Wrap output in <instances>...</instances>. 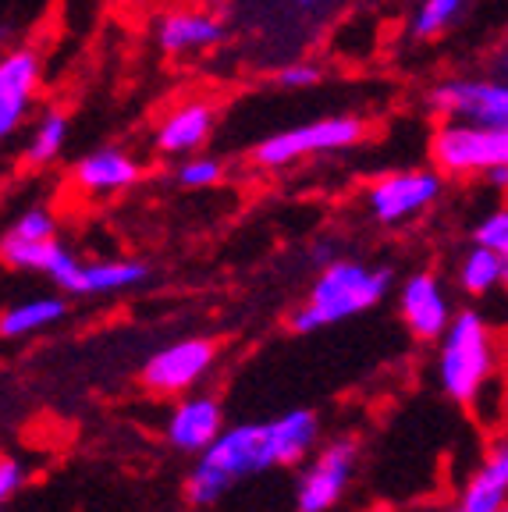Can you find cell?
I'll list each match as a JSON object with an SVG mask.
<instances>
[{"label":"cell","instance_id":"cell-1","mask_svg":"<svg viewBox=\"0 0 508 512\" xmlns=\"http://www.w3.org/2000/svg\"><path fill=\"white\" fill-rule=\"evenodd\" d=\"M320 420L313 409H288L256 424L224 427L214 445L196 456L185 477V498L196 509H210L228 495L242 477L278 470V466L306 463L317 452Z\"/></svg>","mask_w":508,"mask_h":512},{"label":"cell","instance_id":"cell-2","mask_svg":"<svg viewBox=\"0 0 508 512\" xmlns=\"http://www.w3.org/2000/svg\"><path fill=\"white\" fill-rule=\"evenodd\" d=\"M391 288L388 267L363 264V260H331L317 274L310 288V299L288 317V328L295 335H313V331L334 328L359 313L374 310Z\"/></svg>","mask_w":508,"mask_h":512},{"label":"cell","instance_id":"cell-3","mask_svg":"<svg viewBox=\"0 0 508 512\" xmlns=\"http://www.w3.org/2000/svg\"><path fill=\"white\" fill-rule=\"evenodd\" d=\"M498 374V345L477 310L455 313L452 328L437 342V384L459 406H477Z\"/></svg>","mask_w":508,"mask_h":512},{"label":"cell","instance_id":"cell-4","mask_svg":"<svg viewBox=\"0 0 508 512\" xmlns=\"http://www.w3.org/2000/svg\"><path fill=\"white\" fill-rule=\"evenodd\" d=\"M363 136H366V125L359 118H352V114L306 121V125L285 128V132H274V136L260 139L253 146V164L267 171H281L288 164H295V160L352 150Z\"/></svg>","mask_w":508,"mask_h":512},{"label":"cell","instance_id":"cell-5","mask_svg":"<svg viewBox=\"0 0 508 512\" xmlns=\"http://www.w3.org/2000/svg\"><path fill=\"white\" fill-rule=\"evenodd\" d=\"M430 157L441 175H480L508 164V128H480L466 121H441L430 139Z\"/></svg>","mask_w":508,"mask_h":512},{"label":"cell","instance_id":"cell-6","mask_svg":"<svg viewBox=\"0 0 508 512\" xmlns=\"http://www.w3.org/2000/svg\"><path fill=\"white\" fill-rule=\"evenodd\" d=\"M427 107L441 121L508 128V82L498 75H452L430 86Z\"/></svg>","mask_w":508,"mask_h":512},{"label":"cell","instance_id":"cell-7","mask_svg":"<svg viewBox=\"0 0 508 512\" xmlns=\"http://www.w3.org/2000/svg\"><path fill=\"white\" fill-rule=\"evenodd\" d=\"M441 196V171L430 168H402L388 171L366 189V210L377 224H398L413 221V217L427 214Z\"/></svg>","mask_w":508,"mask_h":512},{"label":"cell","instance_id":"cell-8","mask_svg":"<svg viewBox=\"0 0 508 512\" xmlns=\"http://www.w3.org/2000/svg\"><path fill=\"white\" fill-rule=\"evenodd\" d=\"M359 463V445L356 438H334L324 448L313 452L306 470L299 473L295 484V509L299 512H327L342 502L349 491L352 473Z\"/></svg>","mask_w":508,"mask_h":512},{"label":"cell","instance_id":"cell-9","mask_svg":"<svg viewBox=\"0 0 508 512\" xmlns=\"http://www.w3.org/2000/svg\"><path fill=\"white\" fill-rule=\"evenodd\" d=\"M217 360V342L214 338H178V342L164 345L146 360L143 384L157 395H182L192 392L207 370Z\"/></svg>","mask_w":508,"mask_h":512},{"label":"cell","instance_id":"cell-10","mask_svg":"<svg viewBox=\"0 0 508 512\" xmlns=\"http://www.w3.org/2000/svg\"><path fill=\"white\" fill-rule=\"evenodd\" d=\"M398 313H402L405 328L413 331L420 342H441L455 320L452 299H448L445 285L430 271L405 278L402 292H398Z\"/></svg>","mask_w":508,"mask_h":512},{"label":"cell","instance_id":"cell-11","mask_svg":"<svg viewBox=\"0 0 508 512\" xmlns=\"http://www.w3.org/2000/svg\"><path fill=\"white\" fill-rule=\"evenodd\" d=\"M4 264L15 267V271H36L43 278L54 281L61 292L68 296H82V278H86V264L72 253L68 246H61L57 239L47 242H25L15 235H4Z\"/></svg>","mask_w":508,"mask_h":512},{"label":"cell","instance_id":"cell-12","mask_svg":"<svg viewBox=\"0 0 508 512\" xmlns=\"http://www.w3.org/2000/svg\"><path fill=\"white\" fill-rule=\"evenodd\" d=\"M43 61L32 47H15L0 61V136L11 139L22 128L32 100L40 93Z\"/></svg>","mask_w":508,"mask_h":512},{"label":"cell","instance_id":"cell-13","mask_svg":"<svg viewBox=\"0 0 508 512\" xmlns=\"http://www.w3.org/2000/svg\"><path fill=\"white\" fill-rule=\"evenodd\" d=\"M153 29H157V47L171 57L214 50L217 43H224V36H228V22H224L214 8H207V4L164 11Z\"/></svg>","mask_w":508,"mask_h":512},{"label":"cell","instance_id":"cell-14","mask_svg":"<svg viewBox=\"0 0 508 512\" xmlns=\"http://www.w3.org/2000/svg\"><path fill=\"white\" fill-rule=\"evenodd\" d=\"M167 445L189 456H203L224 434V406L214 395H189L167 416Z\"/></svg>","mask_w":508,"mask_h":512},{"label":"cell","instance_id":"cell-15","mask_svg":"<svg viewBox=\"0 0 508 512\" xmlns=\"http://www.w3.org/2000/svg\"><path fill=\"white\" fill-rule=\"evenodd\" d=\"M217 125V107L210 100H185L167 114L153 132V146L167 157H192L207 146Z\"/></svg>","mask_w":508,"mask_h":512},{"label":"cell","instance_id":"cell-16","mask_svg":"<svg viewBox=\"0 0 508 512\" xmlns=\"http://www.w3.org/2000/svg\"><path fill=\"white\" fill-rule=\"evenodd\" d=\"M143 168L139 160L128 157L125 150H96L86 153L72 168V182L75 189H82L86 196H114V192H125L139 182Z\"/></svg>","mask_w":508,"mask_h":512},{"label":"cell","instance_id":"cell-17","mask_svg":"<svg viewBox=\"0 0 508 512\" xmlns=\"http://www.w3.org/2000/svg\"><path fill=\"white\" fill-rule=\"evenodd\" d=\"M508 505V441L487 452L477 473L462 484L452 512H501Z\"/></svg>","mask_w":508,"mask_h":512},{"label":"cell","instance_id":"cell-18","mask_svg":"<svg viewBox=\"0 0 508 512\" xmlns=\"http://www.w3.org/2000/svg\"><path fill=\"white\" fill-rule=\"evenodd\" d=\"M68 313V303L61 296H32L22 303H11L0 313V335L4 338H29L36 331L50 328Z\"/></svg>","mask_w":508,"mask_h":512},{"label":"cell","instance_id":"cell-19","mask_svg":"<svg viewBox=\"0 0 508 512\" xmlns=\"http://www.w3.org/2000/svg\"><path fill=\"white\" fill-rule=\"evenodd\" d=\"M64 143H68V114L64 111H43L40 121L32 125L29 139L22 146V164L25 168H47L61 157Z\"/></svg>","mask_w":508,"mask_h":512},{"label":"cell","instance_id":"cell-20","mask_svg":"<svg viewBox=\"0 0 508 512\" xmlns=\"http://www.w3.org/2000/svg\"><path fill=\"white\" fill-rule=\"evenodd\" d=\"M146 278H150V267L135 260H96V264H86L82 296H114V292L143 285Z\"/></svg>","mask_w":508,"mask_h":512},{"label":"cell","instance_id":"cell-21","mask_svg":"<svg viewBox=\"0 0 508 512\" xmlns=\"http://www.w3.org/2000/svg\"><path fill=\"white\" fill-rule=\"evenodd\" d=\"M459 288L466 296H487V292L501 288V256L473 242V249L459 264Z\"/></svg>","mask_w":508,"mask_h":512},{"label":"cell","instance_id":"cell-22","mask_svg":"<svg viewBox=\"0 0 508 512\" xmlns=\"http://www.w3.org/2000/svg\"><path fill=\"white\" fill-rule=\"evenodd\" d=\"M462 8H466V0H423L420 8H416L409 32H413L416 40H430L437 32H445L448 25H455Z\"/></svg>","mask_w":508,"mask_h":512},{"label":"cell","instance_id":"cell-23","mask_svg":"<svg viewBox=\"0 0 508 512\" xmlns=\"http://www.w3.org/2000/svg\"><path fill=\"white\" fill-rule=\"evenodd\" d=\"M224 178V164L217 157H207V153H192V157L182 160L178 168V182L185 189H210Z\"/></svg>","mask_w":508,"mask_h":512},{"label":"cell","instance_id":"cell-24","mask_svg":"<svg viewBox=\"0 0 508 512\" xmlns=\"http://www.w3.org/2000/svg\"><path fill=\"white\" fill-rule=\"evenodd\" d=\"M8 235L15 239H25V242H47V239H57V221L50 210L43 207H29L11 221Z\"/></svg>","mask_w":508,"mask_h":512},{"label":"cell","instance_id":"cell-25","mask_svg":"<svg viewBox=\"0 0 508 512\" xmlns=\"http://www.w3.org/2000/svg\"><path fill=\"white\" fill-rule=\"evenodd\" d=\"M473 242L484 249H494L498 256H508V203L491 210L487 217H480L477 228H473Z\"/></svg>","mask_w":508,"mask_h":512},{"label":"cell","instance_id":"cell-26","mask_svg":"<svg viewBox=\"0 0 508 512\" xmlns=\"http://www.w3.org/2000/svg\"><path fill=\"white\" fill-rule=\"evenodd\" d=\"M320 79H324V72H320V64H313V61H288L278 68L281 89H313Z\"/></svg>","mask_w":508,"mask_h":512},{"label":"cell","instance_id":"cell-27","mask_svg":"<svg viewBox=\"0 0 508 512\" xmlns=\"http://www.w3.org/2000/svg\"><path fill=\"white\" fill-rule=\"evenodd\" d=\"M22 484H25V466L18 463L15 456L0 459V498H4V502L15 498L18 491H22Z\"/></svg>","mask_w":508,"mask_h":512},{"label":"cell","instance_id":"cell-28","mask_svg":"<svg viewBox=\"0 0 508 512\" xmlns=\"http://www.w3.org/2000/svg\"><path fill=\"white\" fill-rule=\"evenodd\" d=\"M285 4H288L292 11H299V15L313 18V15H324V11L331 8L334 0H285Z\"/></svg>","mask_w":508,"mask_h":512},{"label":"cell","instance_id":"cell-29","mask_svg":"<svg viewBox=\"0 0 508 512\" xmlns=\"http://www.w3.org/2000/svg\"><path fill=\"white\" fill-rule=\"evenodd\" d=\"M484 182L491 185L494 192H508V164H501V168H491L484 175Z\"/></svg>","mask_w":508,"mask_h":512},{"label":"cell","instance_id":"cell-30","mask_svg":"<svg viewBox=\"0 0 508 512\" xmlns=\"http://www.w3.org/2000/svg\"><path fill=\"white\" fill-rule=\"evenodd\" d=\"M494 75H498V79H505V82H508V43L498 50V57H494Z\"/></svg>","mask_w":508,"mask_h":512},{"label":"cell","instance_id":"cell-31","mask_svg":"<svg viewBox=\"0 0 508 512\" xmlns=\"http://www.w3.org/2000/svg\"><path fill=\"white\" fill-rule=\"evenodd\" d=\"M501 288H508V256H501Z\"/></svg>","mask_w":508,"mask_h":512},{"label":"cell","instance_id":"cell-32","mask_svg":"<svg viewBox=\"0 0 508 512\" xmlns=\"http://www.w3.org/2000/svg\"><path fill=\"white\" fill-rule=\"evenodd\" d=\"M199 4H207V8H214V4H231V0H199Z\"/></svg>","mask_w":508,"mask_h":512},{"label":"cell","instance_id":"cell-33","mask_svg":"<svg viewBox=\"0 0 508 512\" xmlns=\"http://www.w3.org/2000/svg\"><path fill=\"white\" fill-rule=\"evenodd\" d=\"M501 512H508V505H505V509H501Z\"/></svg>","mask_w":508,"mask_h":512}]
</instances>
